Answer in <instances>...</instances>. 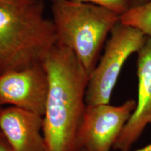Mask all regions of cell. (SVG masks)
Listing matches in <instances>:
<instances>
[{"instance_id": "4", "label": "cell", "mask_w": 151, "mask_h": 151, "mask_svg": "<svg viewBox=\"0 0 151 151\" xmlns=\"http://www.w3.org/2000/svg\"><path fill=\"white\" fill-rule=\"evenodd\" d=\"M104 52L90 76L86 94L87 105L109 104L124 64L138 52L147 37L136 28L119 22L111 32Z\"/></svg>"}, {"instance_id": "15", "label": "cell", "mask_w": 151, "mask_h": 151, "mask_svg": "<svg viewBox=\"0 0 151 151\" xmlns=\"http://www.w3.org/2000/svg\"><path fill=\"white\" fill-rule=\"evenodd\" d=\"M1 107H0V111H1Z\"/></svg>"}, {"instance_id": "14", "label": "cell", "mask_w": 151, "mask_h": 151, "mask_svg": "<svg viewBox=\"0 0 151 151\" xmlns=\"http://www.w3.org/2000/svg\"><path fill=\"white\" fill-rule=\"evenodd\" d=\"M134 151H151V143L148 145V146L143 147V148L138 149V150H136Z\"/></svg>"}, {"instance_id": "12", "label": "cell", "mask_w": 151, "mask_h": 151, "mask_svg": "<svg viewBox=\"0 0 151 151\" xmlns=\"http://www.w3.org/2000/svg\"><path fill=\"white\" fill-rule=\"evenodd\" d=\"M33 0H0V5H18L29 3Z\"/></svg>"}, {"instance_id": "10", "label": "cell", "mask_w": 151, "mask_h": 151, "mask_svg": "<svg viewBox=\"0 0 151 151\" xmlns=\"http://www.w3.org/2000/svg\"><path fill=\"white\" fill-rule=\"evenodd\" d=\"M52 2L58 0H50ZM84 3H91L101 6L121 15L131 8L132 0H75Z\"/></svg>"}, {"instance_id": "1", "label": "cell", "mask_w": 151, "mask_h": 151, "mask_svg": "<svg viewBox=\"0 0 151 151\" xmlns=\"http://www.w3.org/2000/svg\"><path fill=\"white\" fill-rule=\"evenodd\" d=\"M49 90L43 116L47 151H82L78 133L90 75L71 49L56 45L43 62Z\"/></svg>"}, {"instance_id": "3", "label": "cell", "mask_w": 151, "mask_h": 151, "mask_svg": "<svg viewBox=\"0 0 151 151\" xmlns=\"http://www.w3.org/2000/svg\"><path fill=\"white\" fill-rule=\"evenodd\" d=\"M51 13L57 45L71 49L90 76L120 15L101 6L75 0L54 1Z\"/></svg>"}, {"instance_id": "8", "label": "cell", "mask_w": 151, "mask_h": 151, "mask_svg": "<svg viewBox=\"0 0 151 151\" xmlns=\"http://www.w3.org/2000/svg\"><path fill=\"white\" fill-rule=\"evenodd\" d=\"M43 117L15 106L1 108L0 131L14 151H47Z\"/></svg>"}, {"instance_id": "2", "label": "cell", "mask_w": 151, "mask_h": 151, "mask_svg": "<svg viewBox=\"0 0 151 151\" xmlns=\"http://www.w3.org/2000/svg\"><path fill=\"white\" fill-rule=\"evenodd\" d=\"M56 45L43 0L0 5V73L43 63Z\"/></svg>"}, {"instance_id": "13", "label": "cell", "mask_w": 151, "mask_h": 151, "mask_svg": "<svg viewBox=\"0 0 151 151\" xmlns=\"http://www.w3.org/2000/svg\"><path fill=\"white\" fill-rule=\"evenodd\" d=\"M150 0H132V6H139L148 2ZM131 6V7H132Z\"/></svg>"}, {"instance_id": "7", "label": "cell", "mask_w": 151, "mask_h": 151, "mask_svg": "<svg viewBox=\"0 0 151 151\" xmlns=\"http://www.w3.org/2000/svg\"><path fill=\"white\" fill-rule=\"evenodd\" d=\"M138 99L135 109L113 148L129 151L148 124H151V37L138 52Z\"/></svg>"}, {"instance_id": "9", "label": "cell", "mask_w": 151, "mask_h": 151, "mask_svg": "<svg viewBox=\"0 0 151 151\" xmlns=\"http://www.w3.org/2000/svg\"><path fill=\"white\" fill-rule=\"evenodd\" d=\"M120 22L151 37V0L141 5L132 6L120 15Z\"/></svg>"}, {"instance_id": "6", "label": "cell", "mask_w": 151, "mask_h": 151, "mask_svg": "<svg viewBox=\"0 0 151 151\" xmlns=\"http://www.w3.org/2000/svg\"><path fill=\"white\" fill-rule=\"evenodd\" d=\"M48 90L43 63L0 73V106L10 105L43 117Z\"/></svg>"}, {"instance_id": "11", "label": "cell", "mask_w": 151, "mask_h": 151, "mask_svg": "<svg viewBox=\"0 0 151 151\" xmlns=\"http://www.w3.org/2000/svg\"><path fill=\"white\" fill-rule=\"evenodd\" d=\"M0 151H14L1 131H0Z\"/></svg>"}, {"instance_id": "5", "label": "cell", "mask_w": 151, "mask_h": 151, "mask_svg": "<svg viewBox=\"0 0 151 151\" xmlns=\"http://www.w3.org/2000/svg\"><path fill=\"white\" fill-rule=\"evenodd\" d=\"M137 101L120 106L109 104L87 105L78 133L82 151H110L134 111Z\"/></svg>"}]
</instances>
